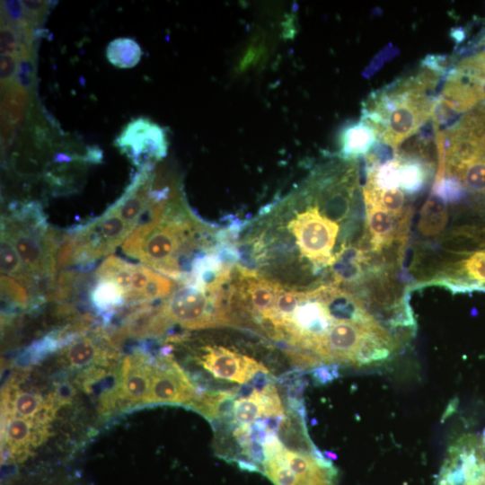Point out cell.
<instances>
[{"instance_id":"6da1fadb","label":"cell","mask_w":485,"mask_h":485,"mask_svg":"<svg viewBox=\"0 0 485 485\" xmlns=\"http://www.w3.org/2000/svg\"><path fill=\"white\" fill-rule=\"evenodd\" d=\"M225 232L200 220L175 191L160 190L145 219L122 244L128 256L178 282L187 281L196 263L222 251Z\"/></svg>"},{"instance_id":"7a4b0ae2","label":"cell","mask_w":485,"mask_h":485,"mask_svg":"<svg viewBox=\"0 0 485 485\" xmlns=\"http://www.w3.org/2000/svg\"><path fill=\"white\" fill-rule=\"evenodd\" d=\"M445 74L422 63L415 75L372 92L361 119L374 128L379 141L397 150L433 117L437 97L431 93Z\"/></svg>"},{"instance_id":"3957f363","label":"cell","mask_w":485,"mask_h":485,"mask_svg":"<svg viewBox=\"0 0 485 485\" xmlns=\"http://www.w3.org/2000/svg\"><path fill=\"white\" fill-rule=\"evenodd\" d=\"M1 232L15 249L32 288L40 280L52 279L62 240L48 226L39 204L17 207L1 222Z\"/></svg>"},{"instance_id":"277c9868","label":"cell","mask_w":485,"mask_h":485,"mask_svg":"<svg viewBox=\"0 0 485 485\" xmlns=\"http://www.w3.org/2000/svg\"><path fill=\"white\" fill-rule=\"evenodd\" d=\"M159 314L167 328L172 323L188 330L230 325L219 291L191 282H179L159 304Z\"/></svg>"},{"instance_id":"5b68a950","label":"cell","mask_w":485,"mask_h":485,"mask_svg":"<svg viewBox=\"0 0 485 485\" xmlns=\"http://www.w3.org/2000/svg\"><path fill=\"white\" fill-rule=\"evenodd\" d=\"M94 278L108 279L118 285L124 293L126 306L163 300L176 286L175 280L144 264L131 263L113 255L101 262Z\"/></svg>"},{"instance_id":"8992f818","label":"cell","mask_w":485,"mask_h":485,"mask_svg":"<svg viewBox=\"0 0 485 485\" xmlns=\"http://www.w3.org/2000/svg\"><path fill=\"white\" fill-rule=\"evenodd\" d=\"M485 101V50L464 57L446 74L434 114L464 113Z\"/></svg>"},{"instance_id":"52a82bcc","label":"cell","mask_w":485,"mask_h":485,"mask_svg":"<svg viewBox=\"0 0 485 485\" xmlns=\"http://www.w3.org/2000/svg\"><path fill=\"white\" fill-rule=\"evenodd\" d=\"M154 365L155 359L143 350L127 356L115 385L102 401L103 409H130L147 404Z\"/></svg>"},{"instance_id":"ba28073f","label":"cell","mask_w":485,"mask_h":485,"mask_svg":"<svg viewBox=\"0 0 485 485\" xmlns=\"http://www.w3.org/2000/svg\"><path fill=\"white\" fill-rule=\"evenodd\" d=\"M115 146L136 166H154L167 152V138L163 128L146 118L128 122L115 140Z\"/></svg>"},{"instance_id":"9c48e42d","label":"cell","mask_w":485,"mask_h":485,"mask_svg":"<svg viewBox=\"0 0 485 485\" xmlns=\"http://www.w3.org/2000/svg\"><path fill=\"white\" fill-rule=\"evenodd\" d=\"M193 360L214 377L243 384L258 373H269L261 363L236 349L222 345H204Z\"/></svg>"},{"instance_id":"30bf717a","label":"cell","mask_w":485,"mask_h":485,"mask_svg":"<svg viewBox=\"0 0 485 485\" xmlns=\"http://www.w3.org/2000/svg\"><path fill=\"white\" fill-rule=\"evenodd\" d=\"M441 131L445 140V160L473 156L485 161V101Z\"/></svg>"},{"instance_id":"8fae6325","label":"cell","mask_w":485,"mask_h":485,"mask_svg":"<svg viewBox=\"0 0 485 485\" xmlns=\"http://www.w3.org/2000/svg\"><path fill=\"white\" fill-rule=\"evenodd\" d=\"M197 392L183 369L169 355L155 360L151 389L147 400L150 403H174L191 406Z\"/></svg>"},{"instance_id":"7c38bea8","label":"cell","mask_w":485,"mask_h":485,"mask_svg":"<svg viewBox=\"0 0 485 485\" xmlns=\"http://www.w3.org/2000/svg\"><path fill=\"white\" fill-rule=\"evenodd\" d=\"M366 205V225L374 252L389 249L395 242H406L411 214L398 219L375 204Z\"/></svg>"},{"instance_id":"4fadbf2b","label":"cell","mask_w":485,"mask_h":485,"mask_svg":"<svg viewBox=\"0 0 485 485\" xmlns=\"http://www.w3.org/2000/svg\"><path fill=\"white\" fill-rule=\"evenodd\" d=\"M378 141L374 128L366 121L346 126L340 136V157L353 161L358 156L369 154Z\"/></svg>"},{"instance_id":"5bb4252c","label":"cell","mask_w":485,"mask_h":485,"mask_svg":"<svg viewBox=\"0 0 485 485\" xmlns=\"http://www.w3.org/2000/svg\"><path fill=\"white\" fill-rule=\"evenodd\" d=\"M365 204H375L398 219L411 214V208L406 207V198L401 189H379L369 183L363 188Z\"/></svg>"},{"instance_id":"9a60e30c","label":"cell","mask_w":485,"mask_h":485,"mask_svg":"<svg viewBox=\"0 0 485 485\" xmlns=\"http://www.w3.org/2000/svg\"><path fill=\"white\" fill-rule=\"evenodd\" d=\"M400 160V188L412 195L420 191L429 175L430 166L419 156L397 154Z\"/></svg>"},{"instance_id":"2e32d148","label":"cell","mask_w":485,"mask_h":485,"mask_svg":"<svg viewBox=\"0 0 485 485\" xmlns=\"http://www.w3.org/2000/svg\"><path fill=\"white\" fill-rule=\"evenodd\" d=\"M95 283L90 289L91 304L100 313L111 314L119 308L126 306L125 295L121 288L114 282L95 278Z\"/></svg>"},{"instance_id":"e0dca14e","label":"cell","mask_w":485,"mask_h":485,"mask_svg":"<svg viewBox=\"0 0 485 485\" xmlns=\"http://www.w3.org/2000/svg\"><path fill=\"white\" fill-rule=\"evenodd\" d=\"M448 212L445 201L432 192L424 203L418 224L419 233L424 236H435L445 228Z\"/></svg>"},{"instance_id":"ac0fdd59","label":"cell","mask_w":485,"mask_h":485,"mask_svg":"<svg viewBox=\"0 0 485 485\" xmlns=\"http://www.w3.org/2000/svg\"><path fill=\"white\" fill-rule=\"evenodd\" d=\"M142 57L139 44L130 38H117L106 48V57L114 66L131 68L138 64Z\"/></svg>"},{"instance_id":"d6986e66","label":"cell","mask_w":485,"mask_h":485,"mask_svg":"<svg viewBox=\"0 0 485 485\" xmlns=\"http://www.w3.org/2000/svg\"><path fill=\"white\" fill-rule=\"evenodd\" d=\"M467 278L485 283V251L474 252L460 263Z\"/></svg>"},{"instance_id":"ffe728a7","label":"cell","mask_w":485,"mask_h":485,"mask_svg":"<svg viewBox=\"0 0 485 485\" xmlns=\"http://www.w3.org/2000/svg\"><path fill=\"white\" fill-rule=\"evenodd\" d=\"M19 57L11 54H1V84L2 88L11 85L16 77Z\"/></svg>"},{"instance_id":"44dd1931","label":"cell","mask_w":485,"mask_h":485,"mask_svg":"<svg viewBox=\"0 0 485 485\" xmlns=\"http://www.w3.org/2000/svg\"><path fill=\"white\" fill-rule=\"evenodd\" d=\"M33 69V62L30 51L20 56L18 71L15 77L16 81L23 87H31L32 84Z\"/></svg>"},{"instance_id":"7402d4cb","label":"cell","mask_w":485,"mask_h":485,"mask_svg":"<svg viewBox=\"0 0 485 485\" xmlns=\"http://www.w3.org/2000/svg\"><path fill=\"white\" fill-rule=\"evenodd\" d=\"M27 21L31 26L40 22L47 12L48 3L43 1H22Z\"/></svg>"},{"instance_id":"603a6c76","label":"cell","mask_w":485,"mask_h":485,"mask_svg":"<svg viewBox=\"0 0 485 485\" xmlns=\"http://www.w3.org/2000/svg\"><path fill=\"white\" fill-rule=\"evenodd\" d=\"M314 378L322 384L332 380L337 376V371L331 366H320L314 371Z\"/></svg>"},{"instance_id":"cb8c5ba5","label":"cell","mask_w":485,"mask_h":485,"mask_svg":"<svg viewBox=\"0 0 485 485\" xmlns=\"http://www.w3.org/2000/svg\"><path fill=\"white\" fill-rule=\"evenodd\" d=\"M478 47H485V35L479 40Z\"/></svg>"}]
</instances>
